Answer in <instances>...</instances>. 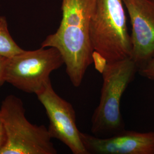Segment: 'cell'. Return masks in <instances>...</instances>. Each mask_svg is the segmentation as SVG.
Returning a JSON list of instances; mask_svg holds the SVG:
<instances>
[{
	"label": "cell",
	"instance_id": "5",
	"mask_svg": "<svg viewBox=\"0 0 154 154\" xmlns=\"http://www.w3.org/2000/svg\"><path fill=\"white\" fill-rule=\"evenodd\" d=\"M64 64L60 52L54 48H41L8 58L5 80L28 93H38L50 81L53 71Z\"/></svg>",
	"mask_w": 154,
	"mask_h": 154
},
{
	"label": "cell",
	"instance_id": "1",
	"mask_svg": "<svg viewBox=\"0 0 154 154\" xmlns=\"http://www.w3.org/2000/svg\"><path fill=\"white\" fill-rule=\"evenodd\" d=\"M97 1L62 0L60 25L41 44L42 48L53 47L60 52L66 73L75 88L81 86L94 62L89 29Z\"/></svg>",
	"mask_w": 154,
	"mask_h": 154
},
{
	"label": "cell",
	"instance_id": "3",
	"mask_svg": "<svg viewBox=\"0 0 154 154\" xmlns=\"http://www.w3.org/2000/svg\"><path fill=\"white\" fill-rule=\"evenodd\" d=\"M89 30L94 52L106 62L131 58V38L122 0H97Z\"/></svg>",
	"mask_w": 154,
	"mask_h": 154
},
{
	"label": "cell",
	"instance_id": "4",
	"mask_svg": "<svg viewBox=\"0 0 154 154\" xmlns=\"http://www.w3.org/2000/svg\"><path fill=\"white\" fill-rule=\"evenodd\" d=\"M22 100L10 95L2 102L0 115L4 124L6 142L0 154H56L48 128L33 125L25 117Z\"/></svg>",
	"mask_w": 154,
	"mask_h": 154
},
{
	"label": "cell",
	"instance_id": "9",
	"mask_svg": "<svg viewBox=\"0 0 154 154\" xmlns=\"http://www.w3.org/2000/svg\"><path fill=\"white\" fill-rule=\"evenodd\" d=\"M23 51L11 37L5 17L0 16V57L11 58Z\"/></svg>",
	"mask_w": 154,
	"mask_h": 154
},
{
	"label": "cell",
	"instance_id": "10",
	"mask_svg": "<svg viewBox=\"0 0 154 154\" xmlns=\"http://www.w3.org/2000/svg\"><path fill=\"white\" fill-rule=\"evenodd\" d=\"M138 71L141 75L154 81V57Z\"/></svg>",
	"mask_w": 154,
	"mask_h": 154
},
{
	"label": "cell",
	"instance_id": "8",
	"mask_svg": "<svg viewBox=\"0 0 154 154\" xmlns=\"http://www.w3.org/2000/svg\"><path fill=\"white\" fill-rule=\"evenodd\" d=\"M81 138L88 154H154V131L125 130L107 138L81 132Z\"/></svg>",
	"mask_w": 154,
	"mask_h": 154
},
{
	"label": "cell",
	"instance_id": "11",
	"mask_svg": "<svg viewBox=\"0 0 154 154\" xmlns=\"http://www.w3.org/2000/svg\"><path fill=\"white\" fill-rule=\"evenodd\" d=\"M8 58L0 57V88L6 82V66Z\"/></svg>",
	"mask_w": 154,
	"mask_h": 154
},
{
	"label": "cell",
	"instance_id": "6",
	"mask_svg": "<svg viewBox=\"0 0 154 154\" xmlns=\"http://www.w3.org/2000/svg\"><path fill=\"white\" fill-rule=\"evenodd\" d=\"M36 95L48 116V130L51 138L60 140L73 154H88L77 127L75 111L72 104L56 93L51 81Z\"/></svg>",
	"mask_w": 154,
	"mask_h": 154
},
{
	"label": "cell",
	"instance_id": "2",
	"mask_svg": "<svg viewBox=\"0 0 154 154\" xmlns=\"http://www.w3.org/2000/svg\"><path fill=\"white\" fill-rule=\"evenodd\" d=\"M138 71V66L131 58L105 63L102 69L103 83L100 100L91 118L93 135L107 138L125 130L121 100Z\"/></svg>",
	"mask_w": 154,
	"mask_h": 154
},
{
	"label": "cell",
	"instance_id": "7",
	"mask_svg": "<svg viewBox=\"0 0 154 154\" xmlns=\"http://www.w3.org/2000/svg\"><path fill=\"white\" fill-rule=\"evenodd\" d=\"M122 1L131 25V58L139 70L154 57V0Z\"/></svg>",
	"mask_w": 154,
	"mask_h": 154
},
{
	"label": "cell",
	"instance_id": "12",
	"mask_svg": "<svg viewBox=\"0 0 154 154\" xmlns=\"http://www.w3.org/2000/svg\"><path fill=\"white\" fill-rule=\"evenodd\" d=\"M6 142V134L4 124L0 115V150L4 147Z\"/></svg>",
	"mask_w": 154,
	"mask_h": 154
}]
</instances>
